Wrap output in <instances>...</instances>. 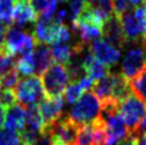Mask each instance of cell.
<instances>
[{
  "mask_svg": "<svg viewBox=\"0 0 146 145\" xmlns=\"http://www.w3.org/2000/svg\"><path fill=\"white\" fill-rule=\"evenodd\" d=\"M138 142H139V137L134 136V134H128V136L121 140L117 145H138Z\"/></svg>",
  "mask_w": 146,
  "mask_h": 145,
  "instance_id": "31",
  "label": "cell"
},
{
  "mask_svg": "<svg viewBox=\"0 0 146 145\" xmlns=\"http://www.w3.org/2000/svg\"><path fill=\"white\" fill-rule=\"evenodd\" d=\"M128 85L130 92L146 104V69L129 80Z\"/></svg>",
  "mask_w": 146,
  "mask_h": 145,
  "instance_id": "19",
  "label": "cell"
},
{
  "mask_svg": "<svg viewBox=\"0 0 146 145\" xmlns=\"http://www.w3.org/2000/svg\"><path fill=\"white\" fill-rule=\"evenodd\" d=\"M16 99L19 100V104L25 105H38L41 100L46 98L41 79L36 75L27 76L19 80L16 86Z\"/></svg>",
  "mask_w": 146,
  "mask_h": 145,
  "instance_id": "4",
  "label": "cell"
},
{
  "mask_svg": "<svg viewBox=\"0 0 146 145\" xmlns=\"http://www.w3.org/2000/svg\"><path fill=\"white\" fill-rule=\"evenodd\" d=\"M69 3V9H68V15H69V19L72 22L80 17V15L86 7L85 0H68Z\"/></svg>",
  "mask_w": 146,
  "mask_h": 145,
  "instance_id": "24",
  "label": "cell"
},
{
  "mask_svg": "<svg viewBox=\"0 0 146 145\" xmlns=\"http://www.w3.org/2000/svg\"><path fill=\"white\" fill-rule=\"evenodd\" d=\"M74 145H94V140H93L92 123L79 127Z\"/></svg>",
  "mask_w": 146,
  "mask_h": 145,
  "instance_id": "23",
  "label": "cell"
},
{
  "mask_svg": "<svg viewBox=\"0 0 146 145\" xmlns=\"http://www.w3.org/2000/svg\"><path fill=\"white\" fill-rule=\"evenodd\" d=\"M130 4L134 5V6H140V5H145L146 0H129Z\"/></svg>",
  "mask_w": 146,
  "mask_h": 145,
  "instance_id": "36",
  "label": "cell"
},
{
  "mask_svg": "<svg viewBox=\"0 0 146 145\" xmlns=\"http://www.w3.org/2000/svg\"><path fill=\"white\" fill-rule=\"evenodd\" d=\"M145 133H146V112H145L144 117L141 118V121H140L139 126L137 128V131H135V133H134V136H137V137L140 138L141 136H144Z\"/></svg>",
  "mask_w": 146,
  "mask_h": 145,
  "instance_id": "32",
  "label": "cell"
},
{
  "mask_svg": "<svg viewBox=\"0 0 146 145\" xmlns=\"http://www.w3.org/2000/svg\"><path fill=\"white\" fill-rule=\"evenodd\" d=\"M36 41L33 34L24 32L22 28L10 25L5 34L4 51L12 57H21L32 55L35 49Z\"/></svg>",
  "mask_w": 146,
  "mask_h": 145,
  "instance_id": "2",
  "label": "cell"
},
{
  "mask_svg": "<svg viewBox=\"0 0 146 145\" xmlns=\"http://www.w3.org/2000/svg\"><path fill=\"white\" fill-rule=\"evenodd\" d=\"M65 100L63 96H56V97H46L44 100H41L38 108L44 120V126L47 127L52 125L54 121L62 117V114L64 110Z\"/></svg>",
  "mask_w": 146,
  "mask_h": 145,
  "instance_id": "9",
  "label": "cell"
},
{
  "mask_svg": "<svg viewBox=\"0 0 146 145\" xmlns=\"http://www.w3.org/2000/svg\"><path fill=\"white\" fill-rule=\"evenodd\" d=\"M38 15L35 13L32 5L27 1H19L15 5L13 15H12V22L16 27L23 28L30 23L36 22Z\"/></svg>",
  "mask_w": 146,
  "mask_h": 145,
  "instance_id": "14",
  "label": "cell"
},
{
  "mask_svg": "<svg viewBox=\"0 0 146 145\" xmlns=\"http://www.w3.org/2000/svg\"><path fill=\"white\" fill-rule=\"evenodd\" d=\"M44 120L40 114L38 105H30L27 109V116H25V126L24 128L30 129L33 132L41 133L44 129Z\"/></svg>",
  "mask_w": 146,
  "mask_h": 145,
  "instance_id": "18",
  "label": "cell"
},
{
  "mask_svg": "<svg viewBox=\"0 0 146 145\" xmlns=\"http://www.w3.org/2000/svg\"><path fill=\"white\" fill-rule=\"evenodd\" d=\"M102 103L91 91L85 92L69 111L66 117L77 127L90 125L100 117Z\"/></svg>",
  "mask_w": 146,
  "mask_h": 145,
  "instance_id": "1",
  "label": "cell"
},
{
  "mask_svg": "<svg viewBox=\"0 0 146 145\" xmlns=\"http://www.w3.org/2000/svg\"><path fill=\"white\" fill-rule=\"evenodd\" d=\"M19 74L16 70V68L12 69L11 71L4 74L1 77H0V82H1V87L5 90H12L13 87H16L17 84L19 82Z\"/></svg>",
  "mask_w": 146,
  "mask_h": 145,
  "instance_id": "26",
  "label": "cell"
},
{
  "mask_svg": "<svg viewBox=\"0 0 146 145\" xmlns=\"http://www.w3.org/2000/svg\"><path fill=\"white\" fill-rule=\"evenodd\" d=\"M63 1H68V0H57V3H58V4L59 3H63Z\"/></svg>",
  "mask_w": 146,
  "mask_h": 145,
  "instance_id": "39",
  "label": "cell"
},
{
  "mask_svg": "<svg viewBox=\"0 0 146 145\" xmlns=\"http://www.w3.org/2000/svg\"><path fill=\"white\" fill-rule=\"evenodd\" d=\"M15 9V0H0V23L11 25Z\"/></svg>",
  "mask_w": 146,
  "mask_h": 145,
  "instance_id": "22",
  "label": "cell"
},
{
  "mask_svg": "<svg viewBox=\"0 0 146 145\" xmlns=\"http://www.w3.org/2000/svg\"><path fill=\"white\" fill-rule=\"evenodd\" d=\"M143 44H144V50L146 51V35L143 38Z\"/></svg>",
  "mask_w": 146,
  "mask_h": 145,
  "instance_id": "38",
  "label": "cell"
},
{
  "mask_svg": "<svg viewBox=\"0 0 146 145\" xmlns=\"http://www.w3.org/2000/svg\"><path fill=\"white\" fill-rule=\"evenodd\" d=\"M102 35L104 36V40L112 45L113 47L121 50L124 45L127 44L126 38H124V33L122 29L119 18L116 17L115 15L109 18L105 23H104L102 28Z\"/></svg>",
  "mask_w": 146,
  "mask_h": 145,
  "instance_id": "11",
  "label": "cell"
},
{
  "mask_svg": "<svg viewBox=\"0 0 146 145\" xmlns=\"http://www.w3.org/2000/svg\"><path fill=\"white\" fill-rule=\"evenodd\" d=\"M19 1H27V0H17V3H19Z\"/></svg>",
  "mask_w": 146,
  "mask_h": 145,
  "instance_id": "40",
  "label": "cell"
},
{
  "mask_svg": "<svg viewBox=\"0 0 146 145\" xmlns=\"http://www.w3.org/2000/svg\"><path fill=\"white\" fill-rule=\"evenodd\" d=\"M5 34H6V29H5V25L0 23V50H4V45H5Z\"/></svg>",
  "mask_w": 146,
  "mask_h": 145,
  "instance_id": "33",
  "label": "cell"
},
{
  "mask_svg": "<svg viewBox=\"0 0 146 145\" xmlns=\"http://www.w3.org/2000/svg\"><path fill=\"white\" fill-rule=\"evenodd\" d=\"M1 88H3V87H1V82H0V91H1Z\"/></svg>",
  "mask_w": 146,
  "mask_h": 145,
  "instance_id": "41",
  "label": "cell"
},
{
  "mask_svg": "<svg viewBox=\"0 0 146 145\" xmlns=\"http://www.w3.org/2000/svg\"><path fill=\"white\" fill-rule=\"evenodd\" d=\"M138 145H146V133L144 134V136H141V137L139 138Z\"/></svg>",
  "mask_w": 146,
  "mask_h": 145,
  "instance_id": "37",
  "label": "cell"
},
{
  "mask_svg": "<svg viewBox=\"0 0 146 145\" xmlns=\"http://www.w3.org/2000/svg\"><path fill=\"white\" fill-rule=\"evenodd\" d=\"M119 22H121V25H122L126 41H133V43H135L139 39L144 38V34L141 32V29H140V25L138 23V21L135 19L132 11H128L124 15H122L119 17Z\"/></svg>",
  "mask_w": 146,
  "mask_h": 145,
  "instance_id": "16",
  "label": "cell"
},
{
  "mask_svg": "<svg viewBox=\"0 0 146 145\" xmlns=\"http://www.w3.org/2000/svg\"><path fill=\"white\" fill-rule=\"evenodd\" d=\"M86 91L83 90V87L81 86V84L79 81L76 82H71V84H69L66 86V88L64 90V100L68 103V104H75V103L77 102L81 98V96L85 93Z\"/></svg>",
  "mask_w": 146,
  "mask_h": 145,
  "instance_id": "21",
  "label": "cell"
},
{
  "mask_svg": "<svg viewBox=\"0 0 146 145\" xmlns=\"http://www.w3.org/2000/svg\"><path fill=\"white\" fill-rule=\"evenodd\" d=\"M51 53H52V58L58 64H62V65H68L72 61V58L77 56L72 45L65 44V43L53 44V47L51 49Z\"/></svg>",
  "mask_w": 146,
  "mask_h": 145,
  "instance_id": "17",
  "label": "cell"
},
{
  "mask_svg": "<svg viewBox=\"0 0 146 145\" xmlns=\"http://www.w3.org/2000/svg\"><path fill=\"white\" fill-rule=\"evenodd\" d=\"M41 76H42L41 82H42V87L46 97L60 96L62 92H64L70 81L65 65H62L58 63L51 64L50 68Z\"/></svg>",
  "mask_w": 146,
  "mask_h": 145,
  "instance_id": "5",
  "label": "cell"
},
{
  "mask_svg": "<svg viewBox=\"0 0 146 145\" xmlns=\"http://www.w3.org/2000/svg\"><path fill=\"white\" fill-rule=\"evenodd\" d=\"M118 112L124 125L127 126L128 132L134 134L146 112V104L130 92L124 99L118 103Z\"/></svg>",
  "mask_w": 146,
  "mask_h": 145,
  "instance_id": "3",
  "label": "cell"
},
{
  "mask_svg": "<svg viewBox=\"0 0 146 145\" xmlns=\"http://www.w3.org/2000/svg\"><path fill=\"white\" fill-rule=\"evenodd\" d=\"M16 94L12 90H1L0 91V104L4 108H10L16 103Z\"/></svg>",
  "mask_w": 146,
  "mask_h": 145,
  "instance_id": "29",
  "label": "cell"
},
{
  "mask_svg": "<svg viewBox=\"0 0 146 145\" xmlns=\"http://www.w3.org/2000/svg\"><path fill=\"white\" fill-rule=\"evenodd\" d=\"M87 5H106L111 4V0H85Z\"/></svg>",
  "mask_w": 146,
  "mask_h": 145,
  "instance_id": "34",
  "label": "cell"
},
{
  "mask_svg": "<svg viewBox=\"0 0 146 145\" xmlns=\"http://www.w3.org/2000/svg\"><path fill=\"white\" fill-rule=\"evenodd\" d=\"M81 62L83 69L86 71V75L90 76L94 82L102 80L104 76L109 74V68H106L97 58H94V56L91 52H87L83 56Z\"/></svg>",
  "mask_w": 146,
  "mask_h": 145,
  "instance_id": "15",
  "label": "cell"
},
{
  "mask_svg": "<svg viewBox=\"0 0 146 145\" xmlns=\"http://www.w3.org/2000/svg\"><path fill=\"white\" fill-rule=\"evenodd\" d=\"M25 116H27V109L22 104H15L7 109L5 112L4 127L6 131L13 133H21L25 126Z\"/></svg>",
  "mask_w": 146,
  "mask_h": 145,
  "instance_id": "12",
  "label": "cell"
},
{
  "mask_svg": "<svg viewBox=\"0 0 146 145\" xmlns=\"http://www.w3.org/2000/svg\"><path fill=\"white\" fill-rule=\"evenodd\" d=\"M146 69V51L144 47H130L123 57L121 75L127 81L132 80L139 72Z\"/></svg>",
  "mask_w": 146,
  "mask_h": 145,
  "instance_id": "6",
  "label": "cell"
},
{
  "mask_svg": "<svg viewBox=\"0 0 146 145\" xmlns=\"http://www.w3.org/2000/svg\"><path fill=\"white\" fill-rule=\"evenodd\" d=\"M130 1L129 0H111L112 12L116 17H121L122 15L128 12L130 10Z\"/></svg>",
  "mask_w": 146,
  "mask_h": 145,
  "instance_id": "28",
  "label": "cell"
},
{
  "mask_svg": "<svg viewBox=\"0 0 146 145\" xmlns=\"http://www.w3.org/2000/svg\"><path fill=\"white\" fill-rule=\"evenodd\" d=\"M90 52L106 68L115 67L121 57V50L113 47L104 39H97L90 45Z\"/></svg>",
  "mask_w": 146,
  "mask_h": 145,
  "instance_id": "8",
  "label": "cell"
},
{
  "mask_svg": "<svg viewBox=\"0 0 146 145\" xmlns=\"http://www.w3.org/2000/svg\"><path fill=\"white\" fill-rule=\"evenodd\" d=\"M16 70L18 71L19 75L24 77L32 76L35 72V65H34V59H33V53L21 57V58L16 59Z\"/></svg>",
  "mask_w": 146,
  "mask_h": 145,
  "instance_id": "20",
  "label": "cell"
},
{
  "mask_svg": "<svg viewBox=\"0 0 146 145\" xmlns=\"http://www.w3.org/2000/svg\"><path fill=\"white\" fill-rule=\"evenodd\" d=\"M16 67V58L7 55L4 50H0V77L11 71Z\"/></svg>",
  "mask_w": 146,
  "mask_h": 145,
  "instance_id": "25",
  "label": "cell"
},
{
  "mask_svg": "<svg viewBox=\"0 0 146 145\" xmlns=\"http://www.w3.org/2000/svg\"><path fill=\"white\" fill-rule=\"evenodd\" d=\"M4 121H5V108L0 104V129L4 126Z\"/></svg>",
  "mask_w": 146,
  "mask_h": 145,
  "instance_id": "35",
  "label": "cell"
},
{
  "mask_svg": "<svg viewBox=\"0 0 146 145\" xmlns=\"http://www.w3.org/2000/svg\"><path fill=\"white\" fill-rule=\"evenodd\" d=\"M44 128L50 132L52 139L58 140L65 145H74L77 136V129H79V127L75 123H72L66 116H62L52 125Z\"/></svg>",
  "mask_w": 146,
  "mask_h": 145,
  "instance_id": "7",
  "label": "cell"
},
{
  "mask_svg": "<svg viewBox=\"0 0 146 145\" xmlns=\"http://www.w3.org/2000/svg\"><path fill=\"white\" fill-rule=\"evenodd\" d=\"M60 25L62 24L56 23L53 19L39 18V21H36L34 25L33 36L35 41L39 44H45V45L56 44L57 40H58Z\"/></svg>",
  "mask_w": 146,
  "mask_h": 145,
  "instance_id": "10",
  "label": "cell"
},
{
  "mask_svg": "<svg viewBox=\"0 0 146 145\" xmlns=\"http://www.w3.org/2000/svg\"><path fill=\"white\" fill-rule=\"evenodd\" d=\"M0 145H23L18 133L0 129Z\"/></svg>",
  "mask_w": 146,
  "mask_h": 145,
  "instance_id": "27",
  "label": "cell"
},
{
  "mask_svg": "<svg viewBox=\"0 0 146 145\" xmlns=\"http://www.w3.org/2000/svg\"><path fill=\"white\" fill-rule=\"evenodd\" d=\"M33 145H53L52 137H51V134H50V132L47 131V129H45V128L42 129L40 137L34 142Z\"/></svg>",
  "mask_w": 146,
  "mask_h": 145,
  "instance_id": "30",
  "label": "cell"
},
{
  "mask_svg": "<svg viewBox=\"0 0 146 145\" xmlns=\"http://www.w3.org/2000/svg\"><path fill=\"white\" fill-rule=\"evenodd\" d=\"M33 59H34V65H35L34 75L40 77L51 67L52 61H53L50 47L45 44L36 43L35 49L33 51Z\"/></svg>",
  "mask_w": 146,
  "mask_h": 145,
  "instance_id": "13",
  "label": "cell"
}]
</instances>
